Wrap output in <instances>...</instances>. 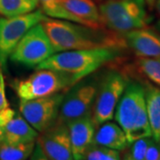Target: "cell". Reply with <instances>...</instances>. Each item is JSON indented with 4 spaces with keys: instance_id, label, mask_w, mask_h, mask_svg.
I'll use <instances>...</instances> for the list:
<instances>
[{
    "instance_id": "obj_1",
    "label": "cell",
    "mask_w": 160,
    "mask_h": 160,
    "mask_svg": "<svg viewBox=\"0 0 160 160\" xmlns=\"http://www.w3.org/2000/svg\"><path fill=\"white\" fill-rule=\"evenodd\" d=\"M41 23L55 52L109 46L127 48L124 33L106 28H91L48 16Z\"/></svg>"
},
{
    "instance_id": "obj_2",
    "label": "cell",
    "mask_w": 160,
    "mask_h": 160,
    "mask_svg": "<svg viewBox=\"0 0 160 160\" xmlns=\"http://www.w3.org/2000/svg\"><path fill=\"white\" fill-rule=\"evenodd\" d=\"M124 49L126 48L109 46L57 52L40 63L36 69H51L62 71L73 76L78 82L106 64L118 62L122 59Z\"/></svg>"
},
{
    "instance_id": "obj_3",
    "label": "cell",
    "mask_w": 160,
    "mask_h": 160,
    "mask_svg": "<svg viewBox=\"0 0 160 160\" xmlns=\"http://www.w3.org/2000/svg\"><path fill=\"white\" fill-rule=\"evenodd\" d=\"M114 116L129 144L141 138L151 137L144 87L142 83L128 80Z\"/></svg>"
},
{
    "instance_id": "obj_4",
    "label": "cell",
    "mask_w": 160,
    "mask_h": 160,
    "mask_svg": "<svg viewBox=\"0 0 160 160\" xmlns=\"http://www.w3.org/2000/svg\"><path fill=\"white\" fill-rule=\"evenodd\" d=\"M144 0H105L99 6L104 28L118 33L147 26L149 18Z\"/></svg>"
},
{
    "instance_id": "obj_5",
    "label": "cell",
    "mask_w": 160,
    "mask_h": 160,
    "mask_svg": "<svg viewBox=\"0 0 160 160\" xmlns=\"http://www.w3.org/2000/svg\"><path fill=\"white\" fill-rule=\"evenodd\" d=\"M76 83L74 77L68 73L51 69H37L29 77L14 80L12 87L20 100H30L64 92Z\"/></svg>"
},
{
    "instance_id": "obj_6",
    "label": "cell",
    "mask_w": 160,
    "mask_h": 160,
    "mask_svg": "<svg viewBox=\"0 0 160 160\" xmlns=\"http://www.w3.org/2000/svg\"><path fill=\"white\" fill-rule=\"evenodd\" d=\"M96 78L81 79L66 91L56 121L68 125L73 120L91 114L99 86Z\"/></svg>"
},
{
    "instance_id": "obj_7",
    "label": "cell",
    "mask_w": 160,
    "mask_h": 160,
    "mask_svg": "<svg viewBox=\"0 0 160 160\" xmlns=\"http://www.w3.org/2000/svg\"><path fill=\"white\" fill-rule=\"evenodd\" d=\"M128 80L123 72L113 69L106 73L99 83L92 111V118L97 127L113 119L117 105L126 89Z\"/></svg>"
},
{
    "instance_id": "obj_8",
    "label": "cell",
    "mask_w": 160,
    "mask_h": 160,
    "mask_svg": "<svg viewBox=\"0 0 160 160\" xmlns=\"http://www.w3.org/2000/svg\"><path fill=\"white\" fill-rule=\"evenodd\" d=\"M55 52L42 23L36 24L25 33L10 55L12 62L29 68H37Z\"/></svg>"
},
{
    "instance_id": "obj_9",
    "label": "cell",
    "mask_w": 160,
    "mask_h": 160,
    "mask_svg": "<svg viewBox=\"0 0 160 160\" xmlns=\"http://www.w3.org/2000/svg\"><path fill=\"white\" fill-rule=\"evenodd\" d=\"M47 17L41 9L12 17L0 18V67L5 68L7 59L25 33Z\"/></svg>"
},
{
    "instance_id": "obj_10",
    "label": "cell",
    "mask_w": 160,
    "mask_h": 160,
    "mask_svg": "<svg viewBox=\"0 0 160 160\" xmlns=\"http://www.w3.org/2000/svg\"><path fill=\"white\" fill-rule=\"evenodd\" d=\"M63 96V93L58 92L46 97L21 100L20 113L35 130L42 132L56 122Z\"/></svg>"
},
{
    "instance_id": "obj_11",
    "label": "cell",
    "mask_w": 160,
    "mask_h": 160,
    "mask_svg": "<svg viewBox=\"0 0 160 160\" xmlns=\"http://www.w3.org/2000/svg\"><path fill=\"white\" fill-rule=\"evenodd\" d=\"M37 146L39 148L45 159H74L71 149L68 126L56 121L46 131L39 132Z\"/></svg>"
},
{
    "instance_id": "obj_12",
    "label": "cell",
    "mask_w": 160,
    "mask_h": 160,
    "mask_svg": "<svg viewBox=\"0 0 160 160\" xmlns=\"http://www.w3.org/2000/svg\"><path fill=\"white\" fill-rule=\"evenodd\" d=\"M127 48L137 57H160V35L155 29L141 28L124 33Z\"/></svg>"
},
{
    "instance_id": "obj_13",
    "label": "cell",
    "mask_w": 160,
    "mask_h": 160,
    "mask_svg": "<svg viewBox=\"0 0 160 160\" xmlns=\"http://www.w3.org/2000/svg\"><path fill=\"white\" fill-rule=\"evenodd\" d=\"M73 158L76 160L83 159L86 149L90 147L97 126L92 115L88 114L78 119L73 120L68 125Z\"/></svg>"
},
{
    "instance_id": "obj_14",
    "label": "cell",
    "mask_w": 160,
    "mask_h": 160,
    "mask_svg": "<svg viewBox=\"0 0 160 160\" xmlns=\"http://www.w3.org/2000/svg\"><path fill=\"white\" fill-rule=\"evenodd\" d=\"M62 4L80 24L91 28H104L101 22L99 8L92 0H62Z\"/></svg>"
},
{
    "instance_id": "obj_15",
    "label": "cell",
    "mask_w": 160,
    "mask_h": 160,
    "mask_svg": "<svg viewBox=\"0 0 160 160\" xmlns=\"http://www.w3.org/2000/svg\"><path fill=\"white\" fill-rule=\"evenodd\" d=\"M97 128L94 133L93 143L110 149H118L119 151H123L128 147L129 142L123 129L118 126V124L107 121L100 125Z\"/></svg>"
},
{
    "instance_id": "obj_16",
    "label": "cell",
    "mask_w": 160,
    "mask_h": 160,
    "mask_svg": "<svg viewBox=\"0 0 160 160\" xmlns=\"http://www.w3.org/2000/svg\"><path fill=\"white\" fill-rule=\"evenodd\" d=\"M4 142L12 144L35 142L38 132L25 120L22 115L16 114L5 126Z\"/></svg>"
},
{
    "instance_id": "obj_17",
    "label": "cell",
    "mask_w": 160,
    "mask_h": 160,
    "mask_svg": "<svg viewBox=\"0 0 160 160\" xmlns=\"http://www.w3.org/2000/svg\"><path fill=\"white\" fill-rule=\"evenodd\" d=\"M142 84L144 87L151 137L158 142L160 141V89L147 80Z\"/></svg>"
},
{
    "instance_id": "obj_18",
    "label": "cell",
    "mask_w": 160,
    "mask_h": 160,
    "mask_svg": "<svg viewBox=\"0 0 160 160\" xmlns=\"http://www.w3.org/2000/svg\"><path fill=\"white\" fill-rule=\"evenodd\" d=\"M127 77L134 74L155 86H160V57H137L132 66L121 71Z\"/></svg>"
},
{
    "instance_id": "obj_19",
    "label": "cell",
    "mask_w": 160,
    "mask_h": 160,
    "mask_svg": "<svg viewBox=\"0 0 160 160\" xmlns=\"http://www.w3.org/2000/svg\"><path fill=\"white\" fill-rule=\"evenodd\" d=\"M35 142L12 144L3 142L0 144L1 160H24L31 156L35 148Z\"/></svg>"
},
{
    "instance_id": "obj_20",
    "label": "cell",
    "mask_w": 160,
    "mask_h": 160,
    "mask_svg": "<svg viewBox=\"0 0 160 160\" xmlns=\"http://www.w3.org/2000/svg\"><path fill=\"white\" fill-rule=\"evenodd\" d=\"M38 0H0V14L12 17L36 10Z\"/></svg>"
},
{
    "instance_id": "obj_21",
    "label": "cell",
    "mask_w": 160,
    "mask_h": 160,
    "mask_svg": "<svg viewBox=\"0 0 160 160\" xmlns=\"http://www.w3.org/2000/svg\"><path fill=\"white\" fill-rule=\"evenodd\" d=\"M38 2L41 4L42 11L46 16L79 23L73 15L65 10L62 4V0H38Z\"/></svg>"
},
{
    "instance_id": "obj_22",
    "label": "cell",
    "mask_w": 160,
    "mask_h": 160,
    "mask_svg": "<svg viewBox=\"0 0 160 160\" xmlns=\"http://www.w3.org/2000/svg\"><path fill=\"white\" fill-rule=\"evenodd\" d=\"M120 158L121 151L93 142L86 149L83 158V159L86 160H118Z\"/></svg>"
},
{
    "instance_id": "obj_23",
    "label": "cell",
    "mask_w": 160,
    "mask_h": 160,
    "mask_svg": "<svg viewBox=\"0 0 160 160\" xmlns=\"http://www.w3.org/2000/svg\"><path fill=\"white\" fill-rule=\"evenodd\" d=\"M150 140L151 137H144L130 143L128 147L123 150L126 151V153L123 155V158L130 160H144Z\"/></svg>"
},
{
    "instance_id": "obj_24",
    "label": "cell",
    "mask_w": 160,
    "mask_h": 160,
    "mask_svg": "<svg viewBox=\"0 0 160 160\" xmlns=\"http://www.w3.org/2000/svg\"><path fill=\"white\" fill-rule=\"evenodd\" d=\"M160 159V147L158 143L151 138L149 143L148 149L145 154L144 160H158Z\"/></svg>"
},
{
    "instance_id": "obj_25",
    "label": "cell",
    "mask_w": 160,
    "mask_h": 160,
    "mask_svg": "<svg viewBox=\"0 0 160 160\" xmlns=\"http://www.w3.org/2000/svg\"><path fill=\"white\" fill-rule=\"evenodd\" d=\"M9 107V102L7 101L6 94V84L5 78L3 74V69L0 67V109Z\"/></svg>"
},
{
    "instance_id": "obj_26",
    "label": "cell",
    "mask_w": 160,
    "mask_h": 160,
    "mask_svg": "<svg viewBox=\"0 0 160 160\" xmlns=\"http://www.w3.org/2000/svg\"><path fill=\"white\" fill-rule=\"evenodd\" d=\"M4 131H5V127L0 126V144L4 142Z\"/></svg>"
},
{
    "instance_id": "obj_27",
    "label": "cell",
    "mask_w": 160,
    "mask_h": 160,
    "mask_svg": "<svg viewBox=\"0 0 160 160\" xmlns=\"http://www.w3.org/2000/svg\"><path fill=\"white\" fill-rule=\"evenodd\" d=\"M155 30L158 33V34L160 35V20H158L157 22H156V24H155Z\"/></svg>"
},
{
    "instance_id": "obj_28",
    "label": "cell",
    "mask_w": 160,
    "mask_h": 160,
    "mask_svg": "<svg viewBox=\"0 0 160 160\" xmlns=\"http://www.w3.org/2000/svg\"><path fill=\"white\" fill-rule=\"evenodd\" d=\"M156 9H157L158 13L160 15V0H158L156 3Z\"/></svg>"
},
{
    "instance_id": "obj_29",
    "label": "cell",
    "mask_w": 160,
    "mask_h": 160,
    "mask_svg": "<svg viewBox=\"0 0 160 160\" xmlns=\"http://www.w3.org/2000/svg\"><path fill=\"white\" fill-rule=\"evenodd\" d=\"M148 5H149V7H152V6H154V3H155V0H144Z\"/></svg>"
},
{
    "instance_id": "obj_30",
    "label": "cell",
    "mask_w": 160,
    "mask_h": 160,
    "mask_svg": "<svg viewBox=\"0 0 160 160\" xmlns=\"http://www.w3.org/2000/svg\"><path fill=\"white\" fill-rule=\"evenodd\" d=\"M158 145H159V147H160V141L159 142H158Z\"/></svg>"
}]
</instances>
